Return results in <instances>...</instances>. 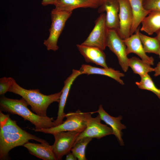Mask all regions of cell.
<instances>
[{"label": "cell", "mask_w": 160, "mask_h": 160, "mask_svg": "<svg viewBox=\"0 0 160 160\" xmlns=\"http://www.w3.org/2000/svg\"><path fill=\"white\" fill-rule=\"evenodd\" d=\"M30 140L41 143H49L44 140L23 129L8 114L0 111V159H8L9 151L17 146L23 145Z\"/></svg>", "instance_id": "1"}, {"label": "cell", "mask_w": 160, "mask_h": 160, "mask_svg": "<svg viewBox=\"0 0 160 160\" xmlns=\"http://www.w3.org/2000/svg\"><path fill=\"white\" fill-rule=\"evenodd\" d=\"M29 105L23 98L15 99L7 98L1 95L0 99L1 111L17 115L25 120L29 121L36 129H47L55 126L53 118L47 116L42 117L33 113L28 108Z\"/></svg>", "instance_id": "2"}, {"label": "cell", "mask_w": 160, "mask_h": 160, "mask_svg": "<svg viewBox=\"0 0 160 160\" xmlns=\"http://www.w3.org/2000/svg\"><path fill=\"white\" fill-rule=\"evenodd\" d=\"M9 92L22 97L31 107V109L37 115L47 116V111L49 105L54 102L59 103L62 91L59 92L46 95L40 92L39 89H27L21 87L15 80Z\"/></svg>", "instance_id": "3"}, {"label": "cell", "mask_w": 160, "mask_h": 160, "mask_svg": "<svg viewBox=\"0 0 160 160\" xmlns=\"http://www.w3.org/2000/svg\"><path fill=\"white\" fill-rule=\"evenodd\" d=\"M90 113H84L78 109L75 112L66 114V120L60 124L49 128L32 129L36 132L53 135L61 132L76 131L82 132L86 127Z\"/></svg>", "instance_id": "4"}, {"label": "cell", "mask_w": 160, "mask_h": 160, "mask_svg": "<svg viewBox=\"0 0 160 160\" xmlns=\"http://www.w3.org/2000/svg\"><path fill=\"white\" fill-rule=\"evenodd\" d=\"M72 12L57 10L53 9L51 13V23L49 29V35L44 41L48 50L55 51L59 49L57 43L59 38L68 19Z\"/></svg>", "instance_id": "5"}, {"label": "cell", "mask_w": 160, "mask_h": 160, "mask_svg": "<svg viewBox=\"0 0 160 160\" xmlns=\"http://www.w3.org/2000/svg\"><path fill=\"white\" fill-rule=\"evenodd\" d=\"M108 29L105 14H100L95 21V25L87 39L81 44L88 46L98 47L104 50L106 46Z\"/></svg>", "instance_id": "6"}, {"label": "cell", "mask_w": 160, "mask_h": 160, "mask_svg": "<svg viewBox=\"0 0 160 160\" xmlns=\"http://www.w3.org/2000/svg\"><path fill=\"white\" fill-rule=\"evenodd\" d=\"M80 133L76 131L61 132L53 134L55 140L51 147L57 160H61L63 156L70 152Z\"/></svg>", "instance_id": "7"}, {"label": "cell", "mask_w": 160, "mask_h": 160, "mask_svg": "<svg viewBox=\"0 0 160 160\" xmlns=\"http://www.w3.org/2000/svg\"><path fill=\"white\" fill-rule=\"evenodd\" d=\"M106 46L116 55L122 70L124 72H126L129 67L126 46L123 39L116 31L113 29L108 30Z\"/></svg>", "instance_id": "8"}, {"label": "cell", "mask_w": 160, "mask_h": 160, "mask_svg": "<svg viewBox=\"0 0 160 160\" xmlns=\"http://www.w3.org/2000/svg\"><path fill=\"white\" fill-rule=\"evenodd\" d=\"M89 113L88 117L86 127L78 137L75 144L78 142L85 138H96L98 139L106 136L113 135L112 128L101 122L102 120L100 116L95 117L92 116Z\"/></svg>", "instance_id": "9"}, {"label": "cell", "mask_w": 160, "mask_h": 160, "mask_svg": "<svg viewBox=\"0 0 160 160\" xmlns=\"http://www.w3.org/2000/svg\"><path fill=\"white\" fill-rule=\"evenodd\" d=\"M119 5V28L117 31L123 39L130 36L133 15L130 3L128 0H118Z\"/></svg>", "instance_id": "10"}, {"label": "cell", "mask_w": 160, "mask_h": 160, "mask_svg": "<svg viewBox=\"0 0 160 160\" xmlns=\"http://www.w3.org/2000/svg\"><path fill=\"white\" fill-rule=\"evenodd\" d=\"M119 5L118 0H105L99 6L98 12H106L105 21L108 29L117 31L119 28Z\"/></svg>", "instance_id": "11"}, {"label": "cell", "mask_w": 160, "mask_h": 160, "mask_svg": "<svg viewBox=\"0 0 160 160\" xmlns=\"http://www.w3.org/2000/svg\"><path fill=\"white\" fill-rule=\"evenodd\" d=\"M139 28L135 34L123 39L126 46L127 55H128L131 53H135L144 61L151 65H153L154 64V59L152 57H149L146 55L139 37Z\"/></svg>", "instance_id": "12"}, {"label": "cell", "mask_w": 160, "mask_h": 160, "mask_svg": "<svg viewBox=\"0 0 160 160\" xmlns=\"http://www.w3.org/2000/svg\"><path fill=\"white\" fill-rule=\"evenodd\" d=\"M81 74L80 70L73 69L71 74L64 81V86L61 90L62 93L59 103L57 117L54 122L55 126L63 122L66 114L64 109L71 86L75 79Z\"/></svg>", "instance_id": "13"}, {"label": "cell", "mask_w": 160, "mask_h": 160, "mask_svg": "<svg viewBox=\"0 0 160 160\" xmlns=\"http://www.w3.org/2000/svg\"><path fill=\"white\" fill-rule=\"evenodd\" d=\"M77 48L86 62L91 63L105 68H108L103 50L98 47L77 44Z\"/></svg>", "instance_id": "14"}, {"label": "cell", "mask_w": 160, "mask_h": 160, "mask_svg": "<svg viewBox=\"0 0 160 160\" xmlns=\"http://www.w3.org/2000/svg\"><path fill=\"white\" fill-rule=\"evenodd\" d=\"M91 113L92 114L95 113H98L101 120L111 127L113 130V135L117 139L120 144L121 145H124V143L122 138V132L121 130L126 129V127L121 122L122 118V116L114 117L110 116L104 110L101 104L99 106L97 111Z\"/></svg>", "instance_id": "15"}, {"label": "cell", "mask_w": 160, "mask_h": 160, "mask_svg": "<svg viewBox=\"0 0 160 160\" xmlns=\"http://www.w3.org/2000/svg\"><path fill=\"white\" fill-rule=\"evenodd\" d=\"M100 5V0H57L55 9L72 12L75 9L80 8H97Z\"/></svg>", "instance_id": "16"}, {"label": "cell", "mask_w": 160, "mask_h": 160, "mask_svg": "<svg viewBox=\"0 0 160 160\" xmlns=\"http://www.w3.org/2000/svg\"><path fill=\"white\" fill-rule=\"evenodd\" d=\"M81 74H96L105 76L114 79L122 85L124 84L121 78L124 76V73L111 68H99L89 65L82 64L80 69Z\"/></svg>", "instance_id": "17"}, {"label": "cell", "mask_w": 160, "mask_h": 160, "mask_svg": "<svg viewBox=\"0 0 160 160\" xmlns=\"http://www.w3.org/2000/svg\"><path fill=\"white\" fill-rule=\"evenodd\" d=\"M23 146L30 153L38 158L44 160H57L51 145L49 143L38 144L28 142Z\"/></svg>", "instance_id": "18"}, {"label": "cell", "mask_w": 160, "mask_h": 160, "mask_svg": "<svg viewBox=\"0 0 160 160\" xmlns=\"http://www.w3.org/2000/svg\"><path fill=\"white\" fill-rule=\"evenodd\" d=\"M132 11L133 20L130 30V36L135 32L143 18L151 11L145 10L143 5V0H128Z\"/></svg>", "instance_id": "19"}, {"label": "cell", "mask_w": 160, "mask_h": 160, "mask_svg": "<svg viewBox=\"0 0 160 160\" xmlns=\"http://www.w3.org/2000/svg\"><path fill=\"white\" fill-rule=\"evenodd\" d=\"M140 29L149 35H152L160 29V11H151L141 22Z\"/></svg>", "instance_id": "20"}, {"label": "cell", "mask_w": 160, "mask_h": 160, "mask_svg": "<svg viewBox=\"0 0 160 160\" xmlns=\"http://www.w3.org/2000/svg\"><path fill=\"white\" fill-rule=\"evenodd\" d=\"M128 65L134 73L138 74L140 77L154 71V68L151 65L135 57L129 58Z\"/></svg>", "instance_id": "21"}, {"label": "cell", "mask_w": 160, "mask_h": 160, "mask_svg": "<svg viewBox=\"0 0 160 160\" xmlns=\"http://www.w3.org/2000/svg\"><path fill=\"white\" fill-rule=\"evenodd\" d=\"M139 37L146 53L158 54L160 42L157 38L151 37L139 32Z\"/></svg>", "instance_id": "22"}, {"label": "cell", "mask_w": 160, "mask_h": 160, "mask_svg": "<svg viewBox=\"0 0 160 160\" xmlns=\"http://www.w3.org/2000/svg\"><path fill=\"white\" fill-rule=\"evenodd\" d=\"M139 82H135L138 87L141 89L150 91L156 94L159 98L160 95V89L155 86L152 79L148 74L141 76Z\"/></svg>", "instance_id": "23"}, {"label": "cell", "mask_w": 160, "mask_h": 160, "mask_svg": "<svg viewBox=\"0 0 160 160\" xmlns=\"http://www.w3.org/2000/svg\"><path fill=\"white\" fill-rule=\"evenodd\" d=\"M92 138H85L77 142L72 148L71 151L78 160H87L85 150L88 144Z\"/></svg>", "instance_id": "24"}, {"label": "cell", "mask_w": 160, "mask_h": 160, "mask_svg": "<svg viewBox=\"0 0 160 160\" xmlns=\"http://www.w3.org/2000/svg\"><path fill=\"white\" fill-rule=\"evenodd\" d=\"M15 79L11 77H4L0 79V95H4L9 92Z\"/></svg>", "instance_id": "25"}, {"label": "cell", "mask_w": 160, "mask_h": 160, "mask_svg": "<svg viewBox=\"0 0 160 160\" xmlns=\"http://www.w3.org/2000/svg\"><path fill=\"white\" fill-rule=\"evenodd\" d=\"M143 5L147 10L160 11V0H143Z\"/></svg>", "instance_id": "26"}, {"label": "cell", "mask_w": 160, "mask_h": 160, "mask_svg": "<svg viewBox=\"0 0 160 160\" xmlns=\"http://www.w3.org/2000/svg\"><path fill=\"white\" fill-rule=\"evenodd\" d=\"M57 0H42L41 4L43 6L49 5H55L57 2Z\"/></svg>", "instance_id": "27"}, {"label": "cell", "mask_w": 160, "mask_h": 160, "mask_svg": "<svg viewBox=\"0 0 160 160\" xmlns=\"http://www.w3.org/2000/svg\"><path fill=\"white\" fill-rule=\"evenodd\" d=\"M154 69V76H157L160 75V61L157 65L156 66Z\"/></svg>", "instance_id": "28"}, {"label": "cell", "mask_w": 160, "mask_h": 160, "mask_svg": "<svg viewBox=\"0 0 160 160\" xmlns=\"http://www.w3.org/2000/svg\"><path fill=\"white\" fill-rule=\"evenodd\" d=\"M77 158L75 155L71 152H70L67 154L65 158L66 160H76Z\"/></svg>", "instance_id": "29"}, {"label": "cell", "mask_w": 160, "mask_h": 160, "mask_svg": "<svg viewBox=\"0 0 160 160\" xmlns=\"http://www.w3.org/2000/svg\"><path fill=\"white\" fill-rule=\"evenodd\" d=\"M157 36L156 37L160 42V29L157 32Z\"/></svg>", "instance_id": "30"}, {"label": "cell", "mask_w": 160, "mask_h": 160, "mask_svg": "<svg viewBox=\"0 0 160 160\" xmlns=\"http://www.w3.org/2000/svg\"><path fill=\"white\" fill-rule=\"evenodd\" d=\"M105 0H100V5L104 2Z\"/></svg>", "instance_id": "31"}, {"label": "cell", "mask_w": 160, "mask_h": 160, "mask_svg": "<svg viewBox=\"0 0 160 160\" xmlns=\"http://www.w3.org/2000/svg\"><path fill=\"white\" fill-rule=\"evenodd\" d=\"M158 55H159V57L160 58V49H159V52Z\"/></svg>", "instance_id": "32"}, {"label": "cell", "mask_w": 160, "mask_h": 160, "mask_svg": "<svg viewBox=\"0 0 160 160\" xmlns=\"http://www.w3.org/2000/svg\"><path fill=\"white\" fill-rule=\"evenodd\" d=\"M159 99H160V97H159Z\"/></svg>", "instance_id": "33"}]
</instances>
